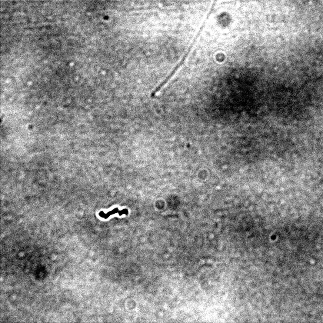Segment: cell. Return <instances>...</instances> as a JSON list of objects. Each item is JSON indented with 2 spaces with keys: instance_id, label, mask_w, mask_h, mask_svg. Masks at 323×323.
I'll list each match as a JSON object with an SVG mask.
<instances>
[{
  "instance_id": "6da1fadb",
  "label": "cell",
  "mask_w": 323,
  "mask_h": 323,
  "mask_svg": "<svg viewBox=\"0 0 323 323\" xmlns=\"http://www.w3.org/2000/svg\"><path fill=\"white\" fill-rule=\"evenodd\" d=\"M116 213H118L120 216L122 215H128V211L127 209H123L122 211H119L118 208H115L107 213H105L103 211H100L99 213V216L104 219H108L110 216L114 215Z\"/></svg>"
}]
</instances>
